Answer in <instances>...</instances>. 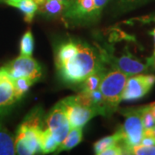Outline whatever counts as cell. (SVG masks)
Returning a JSON list of instances; mask_svg holds the SVG:
<instances>
[{
	"label": "cell",
	"instance_id": "d6986e66",
	"mask_svg": "<svg viewBox=\"0 0 155 155\" xmlns=\"http://www.w3.org/2000/svg\"><path fill=\"white\" fill-rule=\"evenodd\" d=\"M104 73H105V69L97 71V72H94L88 76L81 83L82 91L89 92V91H93L95 90L99 89L100 83H101V80H102Z\"/></svg>",
	"mask_w": 155,
	"mask_h": 155
},
{
	"label": "cell",
	"instance_id": "4fadbf2b",
	"mask_svg": "<svg viewBox=\"0 0 155 155\" xmlns=\"http://www.w3.org/2000/svg\"><path fill=\"white\" fill-rule=\"evenodd\" d=\"M154 0H110L111 10L116 15H122L134 11Z\"/></svg>",
	"mask_w": 155,
	"mask_h": 155
},
{
	"label": "cell",
	"instance_id": "2e32d148",
	"mask_svg": "<svg viewBox=\"0 0 155 155\" xmlns=\"http://www.w3.org/2000/svg\"><path fill=\"white\" fill-rule=\"evenodd\" d=\"M16 154L15 139L0 122V155Z\"/></svg>",
	"mask_w": 155,
	"mask_h": 155
},
{
	"label": "cell",
	"instance_id": "8992f818",
	"mask_svg": "<svg viewBox=\"0 0 155 155\" xmlns=\"http://www.w3.org/2000/svg\"><path fill=\"white\" fill-rule=\"evenodd\" d=\"M70 127H83L96 116L100 115L95 108L80 102L77 96H71L61 100Z\"/></svg>",
	"mask_w": 155,
	"mask_h": 155
},
{
	"label": "cell",
	"instance_id": "f1b7e54d",
	"mask_svg": "<svg viewBox=\"0 0 155 155\" xmlns=\"http://www.w3.org/2000/svg\"><path fill=\"white\" fill-rule=\"evenodd\" d=\"M11 1H14V0H0V3H5V4H7Z\"/></svg>",
	"mask_w": 155,
	"mask_h": 155
},
{
	"label": "cell",
	"instance_id": "52a82bcc",
	"mask_svg": "<svg viewBox=\"0 0 155 155\" xmlns=\"http://www.w3.org/2000/svg\"><path fill=\"white\" fill-rule=\"evenodd\" d=\"M1 69L4 70L11 79L26 77L36 82L42 74L41 67L32 56H18L1 67Z\"/></svg>",
	"mask_w": 155,
	"mask_h": 155
},
{
	"label": "cell",
	"instance_id": "9a60e30c",
	"mask_svg": "<svg viewBox=\"0 0 155 155\" xmlns=\"http://www.w3.org/2000/svg\"><path fill=\"white\" fill-rule=\"evenodd\" d=\"M83 140V127H72L66 138L62 140L56 152L69 151L77 147Z\"/></svg>",
	"mask_w": 155,
	"mask_h": 155
},
{
	"label": "cell",
	"instance_id": "d4e9b609",
	"mask_svg": "<svg viewBox=\"0 0 155 155\" xmlns=\"http://www.w3.org/2000/svg\"><path fill=\"white\" fill-rule=\"evenodd\" d=\"M152 20H153V22H155V17H153ZM149 34L153 36V44H154V46H153V55L151 56L150 58H148L147 61V64L148 65V67H151L152 64H153V61L155 60V27L153 28V30L150 31Z\"/></svg>",
	"mask_w": 155,
	"mask_h": 155
},
{
	"label": "cell",
	"instance_id": "7c38bea8",
	"mask_svg": "<svg viewBox=\"0 0 155 155\" xmlns=\"http://www.w3.org/2000/svg\"><path fill=\"white\" fill-rule=\"evenodd\" d=\"M69 5V3L61 0H45L38 5V12L49 18L62 17Z\"/></svg>",
	"mask_w": 155,
	"mask_h": 155
},
{
	"label": "cell",
	"instance_id": "ba28073f",
	"mask_svg": "<svg viewBox=\"0 0 155 155\" xmlns=\"http://www.w3.org/2000/svg\"><path fill=\"white\" fill-rule=\"evenodd\" d=\"M155 84V75L136 74L127 77L123 90L122 101H136L140 99L150 91Z\"/></svg>",
	"mask_w": 155,
	"mask_h": 155
},
{
	"label": "cell",
	"instance_id": "3957f363",
	"mask_svg": "<svg viewBox=\"0 0 155 155\" xmlns=\"http://www.w3.org/2000/svg\"><path fill=\"white\" fill-rule=\"evenodd\" d=\"M110 0H72L62 15L70 25H87L97 22Z\"/></svg>",
	"mask_w": 155,
	"mask_h": 155
},
{
	"label": "cell",
	"instance_id": "30bf717a",
	"mask_svg": "<svg viewBox=\"0 0 155 155\" xmlns=\"http://www.w3.org/2000/svg\"><path fill=\"white\" fill-rule=\"evenodd\" d=\"M45 127H48L52 132L59 144H61L69 133L71 127L61 101L57 103L46 116Z\"/></svg>",
	"mask_w": 155,
	"mask_h": 155
},
{
	"label": "cell",
	"instance_id": "ffe728a7",
	"mask_svg": "<svg viewBox=\"0 0 155 155\" xmlns=\"http://www.w3.org/2000/svg\"><path fill=\"white\" fill-rule=\"evenodd\" d=\"M12 80H13V84L15 88V94H16L17 100L23 97V95L28 91V89L33 85L34 83H35L34 80L26 77L18 78Z\"/></svg>",
	"mask_w": 155,
	"mask_h": 155
},
{
	"label": "cell",
	"instance_id": "f546056e",
	"mask_svg": "<svg viewBox=\"0 0 155 155\" xmlns=\"http://www.w3.org/2000/svg\"><path fill=\"white\" fill-rule=\"evenodd\" d=\"M61 1H64V2H67V3H69V4H70L72 0H61Z\"/></svg>",
	"mask_w": 155,
	"mask_h": 155
},
{
	"label": "cell",
	"instance_id": "603a6c76",
	"mask_svg": "<svg viewBox=\"0 0 155 155\" xmlns=\"http://www.w3.org/2000/svg\"><path fill=\"white\" fill-rule=\"evenodd\" d=\"M125 154L155 155V146L137 145L126 150Z\"/></svg>",
	"mask_w": 155,
	"mask_h": 155
},
{
	"label": "cell",
	"instance_id": "e0dca14e",
	"mask_svg": "<svg viewBox=\"0 0 155 155\" xmlns=\"http://www.w3.org/2000/svg\"><path fill=\"white\" fill-rule=\"evenodd\" d=\"M60 144L57 142L52 132L48 127H44L40 134V147L41 153H50L55 152Z\"/></svg>",
	"mask_w": 155,
	"mask_h": 155
},
{
	"label": "cell",
	"instance_id": "4dcf8cb0",
	"mask_svg": "<svg viewBox=\"0 0 155 155\" xmlns=\"http://www.w3.org/2000/svg\"><path fill=\"white\" fill-rule=\"evenodd\" d=\"M152 67H153L155 68V60L153 61V65H152Z\"/></svg>",
	"mask_w": 155,
	"mask_h": 155
},
{
	"label": "cell",
	"instance_id": "7402d4cb",
	"mask_svg": "<svg viewBox=\"0 0 155 155\" xmlns=\"http://www.w3.org/2000/svg\"><path fill=\"white\" fill-rule=\"evenodd\" d=\"M140 117H141L142 124L144 127V130L149 129L151 127H153L155 125V119L154 116L153 115V112L151 110L150 106H144V107L140 108Z\"/></svg>",
	"mask_w": 155,
	"mask_h": 155
},
{
	"label": "cell",
	"instance_id": "5b68a950",
	"mask_svg": "<svg viewBox=\"0 0 155 155\" xmlns=\"http://www.w3.org/2000/svg\"><path fill=\"white\" fill-rule=\"evenodd\" d=\"M122 113L125 116V121L117 131L121 134V144L124 148V152H126L128 148L140 144L144 137V127L140 109H128L122 111Z\"/></svg>",
	"mask_w": 155,
	"mask_h": 155
},
{
	"label": "cell",
	"instance_id": "6da1fadb",
	"mask_svg": "<svg viewBox=\"0 0 155 155\" xmlns=\"http://www.w3.org/2000/svg\"><path fill=\"white\" fill-rule=\"evenodd\" d=\"M104 64L101 50L84 41L70 39L56 48V69L66 84H81L91 74L105 69Z\"/></svg>",
	"mask_w": 155,
	"mask_h": 155
},
{
	"label": "cell",
	"instance_id": "ac0fdd59",
	"mask_svg": "<svg viewBox=\"0 0 155 155\" xmlns=\"http://www.w3.org/2000/svg\"><path fill=\"white\" fill-rule=\"evenodd\" d=\"M121 141H122V137L118 131H116V133L111 135H108L104 138L100 139L97 142H95L93 146L95 154L101 155L104 150H105L106 148L110 147L111 146L120 144Z\"/></svg>",
	"mask_w": 155,
	"mask_h": 155
},
{
	"label": "cell",
	"instance_id": "277c9868",
	"mask_svg": "<svg viewBox=\"0 0 155 155\" xmlns=\"http://www.w3.org/2000/svg\"><path fill=\"white\" fill-rule=\"evenodd\" d=\"M127 75L117 69L112 68L105 72L100 83L99 90L104 97V116H110L118 109Z\"/></svg>",
	"mask_w": 155,
	"mask_h": 155
},
{
	"label": "cell",
	"instance_id": "7a4b0ae2",
	"mask_svg": "<svg viewBox=\"0 0 155 155\" xmlns=\"http://www.w3.org/2000/svg\"><path fill=\"white\" fill-rule=\"evenodd\" d=\"M45 127V116L41 107H35L24 117L15 137L16 153L33 155L41 153L40 134Z\"/></svg>",
	"mask_w": 155,
	"mask_h": 155
},
{
	"label": "cell",
	"instance_id": "484cf974",
	"mask_svg": "<svg viewBox=\"0 0 155 155\" xmlns=\"http://www.w3.org/2000/svg\"><path fill=\"white\" fill-rule=\"evenodd\" d=\"M140 145H144V146H155V138L152 136H147L144 135V137L142 138L140 141Z\"/></svg>",
	"mask_w": 155,
	"mask_h": 155
},
{
	"label": "cell",
	"instance_id": "44dd1931",
	"mask_svg": "<svg viewBox=\"0 0 155 155\" xmlns=\"http://www.w3.org/2000/svg\"><path fill=\"white\" fill-rule=\"evenodd\" d=\"M34 51V37L31 30L23 34L20 41V55L32 56Z\"/></svg>",
	"mask_w": 155,
	"mask_h": 155
},
{
	"label": "cell",
	"instance_id": "cb8c5ba5",
	"mask_svg": "<svg viewBox=\"0 0 155 155\" xmlns=\"http://www.w3.org/2000/svg\"><path fill=\"white\" fill-rule=\"evenodd\" d=\"M125 154L124 148L122 144H116L111 146L102 152L101 155H122Z\"/></svg>",
	"mask_w": 155,
	"mask_h": 155
},
{
	"label": "cell",
	"instance_id": "9c48e42d",
	"mask_svg": "<svg viewBox=\"0 0 155 155\" xmlns=\"http://www.w3.org/2000/svg\"><path fill=\"white\" fill-rule=\"evenodd\" d=\"M100 50L104 63L110 65L112 68L124 72L128 77L142 73L148 70L149 67L147 64L142 63L130 54H125L120 57H115L112 54H108L106 50Z\"/></svg>",
	"mask_w": 155,
	"mask_h": 155
},
{
	"label": "cell",
	"instance_id": "4316f807",
	"mask_svg": "<svg viewBox=\"0 0 155 155\" xmlns=\"http://www.w3.org/2000/svg\"><path fill=\"white\" fill-rule=\"evenodd\" d=\"M144 135H147V136H152V137L155 138V125L153 127L149 128V129H145Z\"/></svg>",
	"mask_w": 155,
	"mask_h": 155
},
{
	"label": "cell",
	"instance_id": "8fae6325",
	"mask_svg": "<svg viewBox=\"0 0 155 155\" xmlns=\"http://www.w3.org/2000/svg\"><path fill=\"white\" fill-rule=\"evenodd\" d=\"M17 101L13 80L0 68V116Z\"/></svg>",
	"mask_w": 155,
	"mask_h": 155
},
{
	"label": "cell",
	"instance_id": "5bb4252c",
	"mask_svg": "<svg viewBox=\"0 0 155 155\" xmlns=\"http://www.w3.org/2000/svg\"><path fill=\"white\" fill-rule=\"evenodd\" d=\"M6 5L17 8L24 16V20L27 22H31L36 12L38 11V5L34 0H14L7 3Z\"/></svg>",
	"mask_w": 155,
	"mask_h": 155
},
{
	"label": "cell",
	"instance_id": "83f0119b",
	"mask_svg": "<svg viewBox=\"0 0 155 155\" xmlns=\"http://www.w3.org/2000/svg\"><path fill=\"white\" fill-rule=\"evenodd\" d=\"M150 108H151V110L153 112V115L154 116V119H155V103H153V104H149Z\"/></svg>",
	"mask_w": 155,
	"mask_h": 155
}]
</instances>
